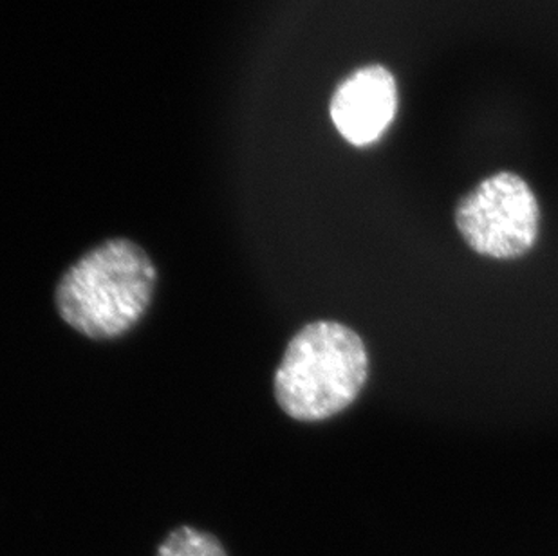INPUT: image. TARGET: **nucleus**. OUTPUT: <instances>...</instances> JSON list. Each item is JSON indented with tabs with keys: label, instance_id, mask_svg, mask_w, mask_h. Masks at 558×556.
<instances>
[{
	"label": "nucleus",
	"instance_id": "f257e3e1",
	"mask_svg": "<svg viewBox=\"0 0 558 556\" xmlns=\"http://www.w3.org/2000/svg\"><path fill=\"white\" fill-rule=\"evenodd\" d=\"M156 278L145 250L126 239H111L63 274L54 297L57 310L82 335L118 338L147 313Z\"/></svg>",
	"mask_w": 558,
	"mask_h": 556
},
{
	"label": "nucleus",
	"instance_id": "f03ea898",
	"mask_svg": "<svg viewBox=\"0 0 558 556\" xmlns=\"http://www.w3.org/2000/svg\"><path fill=\"white\" fill-rule=\"evenodd\" d=\"M367 378L364 340L340 322H313L286 347L275 374V398L293 420H329L359 399Z\"/></svg>",
	"mask_w": 558,
	"mask_h": 556
},
{
	"label": "nucleus",
	"instance_id": "7ed1b4c3",
	"mask_svg": "<svg viewBox=\"0 0 558 556\" xmlns=\"http://www.w3.org/2000/svg\"><path fill=\"white\" fill-rule=\"evenodd\" d=\"M456 226L475 253L513 261L526 255L537 242V195L521 176L494 173L459 201Z\"/></svg>",
	"mask_w": 558,
	"mask_h": 556
},
{
	"label": "nucleus",
	"instance_id": "20e7f679",
	"mask_svg": "<svg viewBox=\"0 0 558 556\" xmlns=\"http://www.w3.org/2000/svg\"><path fill=\"white\" fill-rule=\"evenodd\" d=\"M329 112L345 142L354 147H369L381 140L398 112L395 74L384 65L354 71L338 85Z\"/></svg>",
	"mask_w": 558,
	"mask_h": 556
},
{
	"label": "nucleus",
	"instance_id": "39448f33",
	"mask_svg": "<svg viewBox=\"0 0 558 556\" xmlns=\"http://www.w3.org/2000/svg\"><path fill=\"white\" fill-rule=\"evenodd\" d=\"M158 556H228L221 542L206 531L181 525L159 546Z\"/></svg>",
	"mask_w": 558,
	"mask_h": 556
}]
</instances>
